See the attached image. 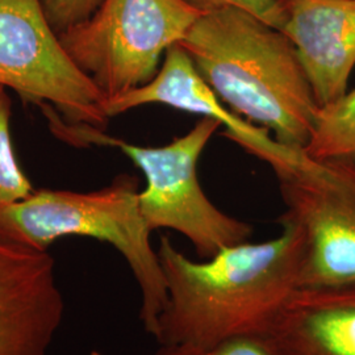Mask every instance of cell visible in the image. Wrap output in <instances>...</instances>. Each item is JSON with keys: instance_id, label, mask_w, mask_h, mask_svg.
Instances as JSON below:
<instances>
[{"instance_id": "cell-1", "label": "cell", "mask_w": 355, "mask_h": 355, "mask_svg": "<svg viewBox=\"0 0 355 355\" xmlns=\"http://www.w3.org/2000/svg\"><path fill=\"white\" fill-rule=\"evenodd\" d=\"M279 223L282 233L272 240L227 246L202 261L161 239L167 302L153 336L159 346L205 350L262 334L299 287L302 237L291 221Z\"/></svg>"}, {"instance_id": "cell-2", "label": "cell", "mask_w": 355, "mask_h": 355, "mask_svg": "<svg viewBox=\"0 0 355 355\" xmlns=\"http://www.w3.org/2000/svg\"><path fill=\"white\" fill-rule=\"evenodd\" d=\"M179 44L230 111L272 130L282 145L304 149L318 105L283 32L229 7L202 13Z\"/></svg>"}, {"instance_id": "cell-3", "label": "cell", "mask_w": 355, "mask_h": 355, "mask_svg": "<svg viewBox=\"0 0 355 355\" xmlns=\"http://www.w3.org/2000/svg\"><path fill=\"white\" fill-rule=\"evenodd\" d=\"M150 233L141 212L137 179L129 175L116 178L102 190L35 191L24 200L0 207V239L4 241L48 252L57 240L79 236L114 246L140 287V320L154 336L167 291Z\"/></svg>"}, {"instance_id": "cell-4", "label": "cell", "mask_w": 355, "mask_h": 355, "mask_svg": "<svg viewBox=\"0 0 355 355\" xmlns=\"http://www.w3.org/2000/svg\"><path fill=\"white\" fill-rule=\"evenodd\" d=\"M220 127L218 121L203 117L184 136L158 148L133 145L91 125L70 128L67 141L76 146L119 148L146 180L140 208L149 229L175 230L192 243L200 259H208L227 246L249 241L253 234L249 224L218 209L198 179V161Z\"/></svg>"}, {"instance_id": "cell-5", "label": "cell", "mask_w": 355, "mask_h": 355, "mask_svg": "<svg viewBox=\"0 0 355 355\" xmlns=\"http://www.w3.org/2000/svg\"><path fill=\"white\" fill-rule=\"evenodd\" d=\"M202 13L184 0H102L89 19L58 36L108 101L150 82L167 49Z\"/></svg>"}, {"instance_id": "cell-6", "label": "cell", "mask_w": 355, "mask_h": 355, "mask_svg": "<svg viewBox=\"0 0 355 355\" xmlns=\"http://www.w3.org/2000/svg\"><path fill=\"white\" fill-rule=\"evenodd\" d=\"M302 237L299 287L355 284V165L316 161L290 148L271 166Z\"/></svg>"}, {"instance_id": "cell-7", "label": "cell", "mask_w": 355, "mask_h": 355, "mask_svg": "<svg viewBox=\"0 0 355 355\" xmlns=\"http://www.w3.org/2000/svg\"><path fill=\"white\" fill-rule=\"evenodd\" d=\"M0 86L73 124L103 129L110 120L104 95L64 51L42 0H0Z\"/></svg>"}, {"instance_id": "cell-8", "label": "cell", "mask_w": 355, "mask_h": 355, "mask_svg": "<svg viewBox=\"0 0 355 355\" xmlns=\"http://www.w3.org/2000/svg\"><path fill=\"white\" fill-rule=\"evenodd\" d=\"M49 252L0 239V355H46L64 318Z\"/></svg>"}, {"instance_id": "cell-9", "label": "cell", "mask_w": 355, "mask_h": 355, "mask_svg": "<svg viewBox=\"0 0 355 355\" xmlns=\"http://www.w3.org/2000/svg\"><path fill=\"white\" fill-rule=\"evenodd\" d=\"M290 38L318 107L347 92L355 66V0H279Z\"/></svg>"}, {"instance_id": "cell-10", "label": "cell", "mask_w": 355, "mask_h": 355, "mask_svg": "<svg viewBox=\"0 0 355 355\" xmlns=\"http://www.w3.org/2000/svg\"><path fill=\"white\" fill-rule=\"evenodd\" d=\"M145 104H165L179 111L211 117L225 127L224 136L270 166L278 161L286 148L272 140L265 128L254 125L225 108L180 44L167 49L150 82L105 101L104 110L111 119Z\"/></svg>"}, {"instance_id": "cell-11", "label": "cell", "mask_w": 355, "mask_h": 355, "mask_svg": "<svg viewBox=\"0 0 355 355\" xmlns=\"http://www.w3.org/2000/svg\"><path fill=\"white\" fill-rule=\"evenodd\" d=\"M259 337L271 355H355V284L297 287Z\"/></svg>"}, {"instance_id": "cell-12", "label": "cell", "mask_w": 355, "mask_h": 355, "mask_svg": "<svg viewBox=\"0 0 355 355\" xmlns=\"http://www.w3.org/2000/svg\"><path fill=\"white\" fill-rule=\"evenodd\" d=\"M303 152L316 161L355 165V89L318 107L312 135Z\"/></svg>"}, {"instance_id": "cell-13", "label": "cell", "mask_w": 355, "mask_h": 355, "mask_svg": "<svg viewBox=\"0 0 355 355\" xmlns=\"http://www.w3.org/2000/svg\"><path fill=\"white\" fill-rule=\"evenodd\" d=\"M35 192L29 178L19 165L11 137V101L0 86V207L24 200Z\"/></svg>"}, {"instance_id": "cell-14", "label": "cell", "mask_w": 355, "mask_h": 355, "mask_svg": "<svg viewBox=\"0 0 355 355\" xmlns=\"http://www.w3.org/2000/svg\"><path fill=\"white\" fill-rule=\"evenodd\" d=\"M193 8L208 12L220 8H239L252 13L268 26L279 29L282 23V10L279 0H184Z\"/></svg>"}, {"instance_id": "cell-15", "label": "cell", "mask_w": 355, "mask_h": 355, "mask_svg": "<svg viewBox=\"0 0 355 355\" xmlns=\"http://www.w3.org/2000/svg\"><path fill=\"white\" fill-rule=\"evenodd\" d=\"M102 0H42L45 13L53 29L61 33L64 29L89 19Z\"/></svg>"}, {"instance_id": "cell-16", "label": "cell", "mask_w": 355, "mask_h": 355, "mask_svg": "<svg viewBox=\"0 0 355 355\" xmlns=\"http://www.w3.org/2000/svg\"><path fill=\"white\" fill-rule=\"evenodd\" d=\"M155 355H271L259 336H243L218 343L205 350L159 346Z\"/></svg>"}, {"instance_id": "cell-17", "label": "cell", "mask_w": 355, "mask_h": 355, "mask_svg": "<svg viewBox=\"0 0 355 355\" xmlns=\"http://www.w3.org/2000/svg\"><path fill=\"white\" fill-rule=\"evenodd\" d=\"M91 355H103L102 353H99V352H96V350H94L92 353H91Z\"/></svg>"}]
</instances>
